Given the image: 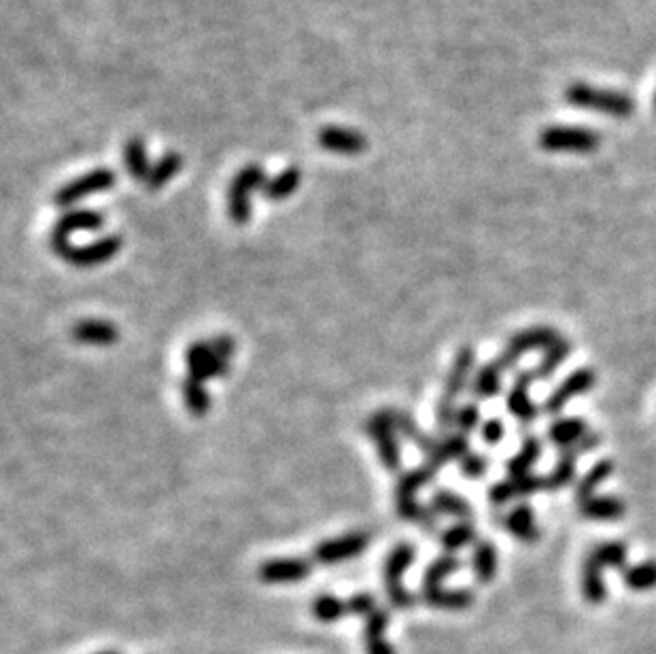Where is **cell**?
<instances>
[{"instance_id": "6da1fadb", "label": "cell", "mask_w": 656, "mask_h": 654, "mask_svg": "<svg viewBox=\"0 0 656 654\" xmlns=\"http://www.w3.org/2000/svg\"><path fill=\"white\" fill-rule=\"evenodd\" d=\"M107 223L105 213L96 209H71L64 211L58 221L54 223L49 234V247L62 260H66L68 253L75 247L71 243V236L79 232H98Z\"/></svg>"}, {"instance_id": "7a4b0ae2", "label": "cell", "mask_w": 656, "mask_h": 654, "mask_svg": "<svg viewBox=\"0 0 656 654\" xmlns=\"http://www.w3.org/2000/svg\"><path fill=\"white\" fill-rule=\"evenodd\" d=\"M268 183L266 170L260 164H249L234 177L228 189V215L236 226H245L251 219V194Z\"/></svg>"}, {"instance_id": "3957f363", "label": "cell", "mask_w": 656, "mask_h": 654, "mask_svg": "<svg viewBox=\"0 0 656 654\" xmlns=\"http://www.w3.org/2000/svg\"><path fill=\"white\" fill-rule=\"evenodd\" d=\"M561 338L563 336L559 334L557 327L535 325V327H529V330H521L514 336H510L504 351L499 353L497 359H499V364L504 366V370H512V368H516V364H519V359L525 353L548 351L550 347H555Z\"/></svg>"}, {"instance_id": "277c9868", "label": "cell", "mask_w": 656, "mask_h": 654, "mask_svg": "<svg viewBox=\"0 0 656 654\" xmlns=\"http://www.w3.org/2000/svg\"><path fill=\"white\" fill-rule=\"evenodd\" d=\"M187 376L198 383H209L213 378L226 376L230 370V359L223 357L213 344V338L196 340L185 349Z\"/></svg>"}, {"instance_id": "5b68a950", "label": "cell", "mask_w": 656, "mask_h": 654, "mask_svg": "<svg viewBox=\"0 0 656 654\" xmlns=\"http://www.w3.org/2000/svg\"><path fill=\"white\" fill-rule=\"evenodd\" d=\"M366 432L376 444L378 459H381L383 468L387 472H400L402 451H400V442H397V429H395L391 408L374 412L366 423Z\"/></svg>"}, {"instance_id": "8992f818", "label": "cell", "mask_w": 656, "mask_h": 654, "mask_svg": "<svg viewBox=\"0 0 656 654\" xmlns=\"http://www.w3.org/2000/svg\"><path fill=\"white\" fill-rule=\"evenodd\" d=\"M567 100L572 105L586 109V111H597L614 117H627L633 113V100L620 92H608V90H597L591 85H572L567 90Z\"/></svg>"}, {"instance_id": "52a82bcc", "label": "cell", "mask_w": 656, "mask_h": 654, "mask_svg": "<svg viewBox=\"0 0 656 654\" xmlns=\"http://www.w3.org/2000/svg\"><path fill=\"white\" fill-rule=\"evenodd\" d=\"M117 177L111 168H94L90 172H85L79 179L62 185L58 192L54 194V204L58 209L71 211V206L79 204L81 200L90 198L94 194L109 192L111 187H115Z\"/></svg>"}, {"instance_id": "ba28073f", "label": "cell", "mask_w": 656, "mask_h": 654, "mask_svg": "<svg viewBox=\"0 0 656 654\" xmlns=\"http://www.w3.org/2000/svg\"><path fill=\"white\" fill-rule=\"evenodd\" d=\"M372 538L366 531H353L347 536L323 540L313 548V563L317 565H336L342 561H349L366 553Z\"/></svg>"}, {"instance_id": "9c48e42d", "label": "cell", "mask_w": 656, "mask_h": 654, "mask_svg": "<svg viewBox=\"0 0 656 654\" xmlns=\"http://www.w3.org/2000/svg\"><path fill=\"white\" fill-rule=\"evenodd\" d=\"M313 559L304 557H276L268 559L257 570V578L264 584H296L313 574Z\"/></svg>"}, {"instance_id": "30bf717a", "label": "cell", "mask_w": 656, "mask_h": 654, "mask_svg": "<svg viewBox=\"0 0 656 654\" xmlns=\"http://www.w3.org/2000/svg\"><path fill=\"white\" fill-rule=\"evenodd\" d=\"M597 383V374L591 368H580L569 374L565 381L548 395L544 402V412L548 415H561L563 408L572 402L578 395L589 393Z\"/></svg>"}, {"instance_id": "8fae6325", "label": "cell", "mask_w": 656, "mask_h": 654, "mask_svg": "<svg viewBox=\"0 0 656 654\" xmlns=\"http://www.w3.org/2000/svg\"><path fill=\"white\" fill-rule=\"evenodd\" d=\"M122 247H124V238L117 234H109L96 238L90 245L73 247L66 257V262L75 268H96L113 260V257L122 251Z\"/></svg>"}, {"instance_id": "7c38bea8", "label": "cell", "mask_w": 656, "mask_h": 654, "mask_svg": "<svg viewBox=\"0 0 656 654\" xmlns=\"http://www.w3.org/2000/svg\"><path fill=\"white\" fill-rule=\"evenodd\" d=\"M535 381H538V376H535L533 370H519L514 376V385L506 398L510 415L521 425H531L535 419H538V406L533 404L529 395V389Z\"/></svg>"}, {"instance_id": "4fadbf2b", "label": "cell", "mask_w": 656, "mask_h": 654, "mask_svg": "<svg viewBox=\"0 0 656 654\" xmlns=\"http://www.w3.org/2000/svg\"><path fill=\"white\" fill-rule=\"evenodd\" d=\"M599 136L584 128H548L540 136V145L548 151H578L586 153L597 147Z\"/></svg>"}, {"instance_id": "5bb4252c", "label": "cell", "mask_w": 656, "mask_h": 654, "mask_svg": "<svg viewBox=\"0 0 656 654\" xmlns=\"http://www.w3.org/2000/svg\"><path fill=\"white\" fill-rule=\"evenodd\" d=\"M476 368V351L472 344H463V347L455 353L453 366L446 374L444 381V398L457 402L461 398V393L472 385V372Z\"/></svg>"}, {"instance_id": "9a60e30c", "label": "cell", "mask_w": 656, "mask_h": 654, "mask_svg": "<svg viewBox=\"0 0 656 654\" xmlns=\"http://www.w3.org/2000/svg\"><path fill=\"white\" fill-rule=\"evenodd\" d=\"M319 147L340 156H359L368 149V139L359 130L342 128V126H325L317 134Z\"/></svg>"}, {"instance_id": "2e32d148", "label": "cell", "mask_w": 656, "mask_h": 654, "mask_svg": "<svg viewBox=\"0 0 656 654\" xmlns=\"http://www.w3.org/2000/svg\"><path fill=\"white\" fill-rule=\"evenodd\" d=\"M465 455H470V440H468V436L461 434V432H451V434L440 436L438 446L425 457L423 466L431 474H438L440 470H444L448 466V463H451V461H461Z\"/></svg>"}, {"instance_id": "e0dca14e", "label": "cell", "mask_w": 656, "mask_h": 654, "mask_svg": "<svg viewBox=\"0 0 656 654\" xmlns=\"http://www.w3.org/2000/svg\"><path fill=\"white\" fill-rule=\"evenodd\" d=\"M580 516L586 521H599V523H612L620 521L627 512V506L620 497L614 495H593L584 502H578Z\"/></svg>"}, {"instance_id": "ac0fdd59", "label": "cell", "mask_w": 656, "mask_h": 654, "mask_svg": "<svg viewBox=\"0 0 656 654\" xmlns=\"http://www.w3.org/2000/svg\"><path fill=\"white\" fill-rule=\"evenodd\" d=\"M414 557H417V548L410 542H402L391 548V553L385 559L383 565V580H385V591L395 589V587H404V574L410 570V565L414 563Z\"/></svg>"}, {"instance_id": "d6986e66", "label": "cell", "mask_w": 656, "mask_h": 654, "mask_svg": "<svg viewBox=\"0 0 656 654\" xmlns=\"http://www.w3.org/2000/svg\"><path fill=\"white\" fill-rule=\"evenodd\" d=\"M73 338L81 344H96V347H111L119 340V330L105 319H83L73 325Z\"/></svg>"}, {"instance_id": "ffe728a7", "label": "cell", "mask_w": 656, "mask_h": 654, "mask_svg": "<svg viewBox=\"0 0 656 654\" xmlns=\"http://www.w3.org/2000/svg\"><path fill=\"white\" fill-rule=\"evenodd\" d=\"M421 601L425 606L434 608V610L459 612V610H468L474 604V595L468 589L434 587V589L421 591Z\"/></svg>"}, {"instance_id": "44dd1931", "label": "cell", "mask_w": 656, "mask_h": 654, "mask_svg": "<svg viewBox=\"0 0 656 654\" xmlns=\"http://www.w3.org/2000/svg\"><path fill=\"white\" fill-rule=\"evenodd\" d=\"M502 525L506 527L510 536H514L521 542L531 544V542L540 540V527H538V523H535V512L527 504L512 508L502 519Z\"/></svg>"}, {"instance_id": "7402d4cb", "label": "cell", "mask_w": 656, "mask_h": 654, "mask_svg": "<svg viewBox=\"0 0 656 654\" xmlns=\"http://www.w3.org/2000/svg\"><path fill=\"white\" fill-rule=\"evenodd\" d=\"M591 429L584 419L578 417H561L548 427V440L552 446H557L559 453L572 449Z\"/></svg>"}, {"instance_id": "603a6c76", "label": "cell", "mask_w": 656, "mask_h": 654, "mask_svg": "<svg viewBox=\"0 0 656 654\" xmlns=\"http://www.w3.org/2000/svg\"><path fill=\"white\" fill-rule=\"evenodd\" d=\"M391 415H393V421H395V429H397V434H402L404 438H408L414 446H417V449L427 457L431 451L436 449L440 438H434V436H429L425 434L423 429L419 427V423L412 419L410 412H404V410H395L391 408Z\"/></svg>"}, {"instance_id": "cb8c5ba5", "label": "cell", "mask_w": 656, "mask_h": 654, "mask_svg": "<svg viewBox=\"0 0 656 654\" xmlns=\"http://www.w3.org/2000/svg\"><path fill=\"white\" fill-rule=\"evenodd\" d=\"M429 506L440 516H453L457 521H472L474 508L463 495L451 489H438L429 499Z\"/></svg>"}, {"instance_id": "d4e9b609", "label": "cell", "mask_w": 656, "mask_h": 654, "mask_svg": "<svg viewBox=\"0 0 656 654\" xmlns=\"http://www.w3.org/2000/svg\"><path fill=\"white\" fill-rule=\"evenodd\" d=\"M504 366L499 364V359L489 361V364L480 366L472 378V393L478 400H491L502 391V378H504Z\"/></svg>"}, {"instance_id": "484cf974", "label": "cell", "mask_w": 656, "mask_h": 654, "mask_svg": "<svg viewBox=\"0 0 656 654\" xmlns=\"http://www.w3.org/2000/svg\"><path fill=\"white\" fill-rule=\"evenodd\" d=\"M497 563V546L491 540H478L472 548V572L480 584L495 580Z\"/></svg>"}, {"instance_id": "4316f807", "label": "cell", "mask_w": 656, "mask_h": 654, "mask_svg": "<svg viewBox=\"0 0 656 654\" xmlns=\"http://www.w3.org/2000/svg\"><path fill=\"white\" fill-rule=\"evenodd\" d=\"M542 457V442L535 438V436H527L523 440L521 451L516 453L512 459L506 461V472L508 478H521V476H529L531 468L535 463L540 461Z\"/></svg>"}, {"instance_id": "83f0119b", "label": "cell", "mask_w": 656, "mask_h": 654, "mask_svg": "<svg viewBox=\"0 0 656 654\" xmlns=\"http://www.w3.org/2000/svg\"><path fill=\"white\" fill-rule=\"evenodd\" d=\"M582 595L591 606H601L608 597L606 580H603V567L586 557L582 565Z\"/></svg>"}, {"instance_id": "f1b7e54d", "label": "cell", "mask_w": 656, "mask_h": 654, "mask_svg": "<svg viewBox=\"0 0 656 654\" xmlns=\"http://www.w3.org/2000/svg\"><path fill=\"white\" fill-rule=\"evenodd\" d=\"M300 183H302L300 168L289 166L283 172H279L276 177L268 179V183L262 189V194L270 202H281V200H287L289 196L296 194V189L300 187Z\"/></svg>"}, {"instance_id": "f546056e", "label": "cell", "mask_w": 656, "mask_h": 654, "mask_svg": "<svg viewBox=\"0 0 656 654\" xmlns=\"http://www.w3.org/2000/svg\"><path fill=\"white\" fill-rule=\"evenodd\" d=\"M438 542L444 550L455 555L457 550L465 546H474L478 542V531L472 521H457L455 525L446 527L444 531L438 533Z\"/></svg>"}, {"instance_id": "4dcf8cb0", "label": "cell", "mask_w": 656, "mask_h": 654, "mask_svg": "<svg viewBox=\"0 0 656 654\" xmlns=\"http://www.w3.org/2000/svg\"><path fill=\"white\" fill-rule=\"evenodd\" d=\"M181 395H183V404L185 408L192 412L196 419H204L209 415L211 410V393L206 389L204 383L194 381V378L185 376L181 383Z\"/></svg>"}, {"instance_id": "1f68e13d", "label": "cell", "mask_w": 656, "mask_h": 654, "mask_svg": "<svg viewBox=\"0 0 656 654\" xmlns=\"http://www.w3.org/2000/svg\"><path fill=\"white\" fill-rule=\"evenodd\" d=\"M181 166H183V158L179 156L177 151L164 153V156L151 166L149 179L145 181L147 189H151V192H158V189H162L166 183H170L172 179L179 175Z\"/></svg>"}, {"instance_id": "d6a6232c", "label": "cell", "mask_w": 656, "mask_h": 654, "mask_svg": "<svg viewBox=\"0 0 656 654\" xmlns=\"http://www.w3.org/2000/svg\"><path fill=\"white\" fill-rule=\"evenodd\" d=\"M612 474H614V463L610 459L597 461L589 472L578 478L576 489H574L578 502H584V499H589V497L597 495V489L601 487V483H606V480Z\"/></svg>"}, {"instance_id": "836d02e7", "label": "cell", "mask_w": 656, "mask_h": 654, "mask_svg": "<svg viewBox=\"0 0 656 654\" xmlns=\"http://www.w3.org/2000/svg\"><path fill=\"white\" fill-rule=\"evenodd\" d=\"M124 158H126V168L130 172V177L134 181H147L151 164L147 158V147L141 136H132V139L124 147Z\"/></svg>"}, {"instance_id": "e575fe53", "label": "cell", "mask_w": 656, "mask_h": 654, "mask_svg": "<svg viewBox=\"0 0 656 654\" xmlns=\"http://www.w3.org/2000/svg\"><path fill=\"white\" fill-rule=\"evenodd\" d=\"M310 612H313V616L319 623L332 625V623L342 621V618L349 614V604L332 593H323V595L315 597L313 606H310Z\"/></svg>"}, {"instance_id": "d590c367", "label": "cell", "mask_w": 656, "mask_h": 654, "mask_svg": "<svg viewBox=\"0 0 656 654\" xmlns=\"http://www.w3.org/2000/svg\"><path fill=\"white\" fill-rule=\"evenodd\" d=\"M461 559L457 555H440L438 559L431 561L425 572H423V589H434V587H442V582L446 578H451L453 574H457L461 570Z\"/></svg>"}, {"instance_id": "8d00e7d4", "label": "cell", "mask_w": 656, "mask_h": 654, "mask_svg": "<svg viewBox=\"0 0 656 654\" xmlns=\"http://www.w3.org/2000/svg\"><path fill=\"white\" fill-rule=\"evenodd\" d=\"M623 582L625 587L644 593L656 589V561H642L637 565H627L623 570Z\"/></svg>"}, {"instance_id": "74e56055", "label": "cell", "mask_w": 656, "mask_h": 654, "mask_svg": "<svg viewBox=\"0 0 656 654\" xmlns=\"http://www.w3.org/2000/svg\"><path fill=\"white\" fill-rule=\"evenodd\" d=\"M586 557L593 559L603 570L612 567V570L623 572L627 567V546L623 542H603L597 544Z\"/></svg>"}, {"instance_id": "f35d334b", "label": "cell", "mask_w": 656, "mask_h": 654, "mask_svg": "<svg viewBox=\"0 0 656 654\" xmlns=\"http://www.w3.org/2000/svg\"><path fill=\"white\" fill-rule=\"evenodd\" d=\"M572 355V342L561 338L555 347H550L548 351H544L542 359H540V364L535 366V376H538V381H546V378H550L552 374H555L565 361L567 357Z\"/></svg>"}, {"instance_id": "ab89813d", "label": "cell", "mask_w": 656, "mask_h": 654, "mask_svg": "<svg viewBox=\"0 0 656 654\" xmlns=\"http://www.w3.org/2000/svg\"><path fill=\"white\" fill-rule=\"evenodd\" d=\"M576 461L578 457L574 453L563 451L559 455L557 466L546 476V491H559L565 489L567 485H572L576 478Z\"/></svg>"}, {"instance_id": "60d3db41", "label": "cell", "mask_w": 656, "mask_h": 654, "mask_svg": "<svg viewBox=\"0 0 656 654\" xmlns=\"http://www.w3.org/2000/svg\"><path fill=\"white\" fill-rule=\"evenodd\" d=\"M434 478H436V474H431L425 466L408 470L400 478H397L395 497H417V493L421 489L434 483Z\"/></svg>"}, {"instance_id": "b9f144b4", "label": "cell", "mask_w": 656, "mask_h": 654, "mask_svg": "<svg viewBox=\"0 0 656 654\" xmlns=\"http://www.w3.org/2000/svg\"><path fill=\"white\" fill-rule=\"evenodd\" d=\"M425 506L419 502L417 497H395V512L406 523H417L421 521Z\"/></svg>"}, {"instance_id": "7bdbcfd3", "label": "cell", "mask_w": 656, "mask_h": 654, "mask_svg": "<svg viewBox=\"0 0 656 654\" xmlns=\"http://www.w3.org/2000/svg\"><path fill=\"white\" fill-rule=\"evenodd\" d=\"M480 425V406L478 404H463L457 410V421L455 427L457 432L470 436L474 429Z\"/></svg>"}, {"instance_id": "ee69618b", "label": "cell", "mask_w": 656, "mask_h": 654, "mask_svg": "<svg viewBox=\"0 0 656 654\" xmlns=\"http://www.w3.org/2000/svg\"><path fill=\"white\" fill-rule=\"evenodd\" d=\"M459 470L465 478H472V480L482 478L489 470V459L480 453H470L459 461Z\"/></svg>"}, {"instance_id": "f6af8a7d", "label": "cell", "mask_w": 656, "mask_h": 654, "mask_svg": "<svg viewBox=\"0 0 656 654\" xmlns=\"http://www.w3.org/2000/svg\"><path fill=\"white\" fill-rule=\"evenodd\" d=\"M489 504L495 506V508H502L506 504H510L512 499H516V493H514V485H512V478H506V480H499V483H495L493 487H489Z\"/></svg>"}, {"instance_id": "bcb514c9", "label": "cell", "mask_w": 656, "mask_h": 654, "mask_svg": "<svg viewBox=\"0 0 656 654\" xmlns=\"http://www.w3.org/2000/svg\"><path fill=\"white\" fill-rule=\"evenodd\" d=\"M512 485H514L516 497H529L538 491H546V478L529 474V476H521V478H512Z\"/></svg>"}, {"instance_id": "7dc6e473", "label": "cell", "mask_w": 656, "mask_h": 654, "mask_svg": "<svg viewBox=\"0 0 656 654\" xmlns=\"http://www.w3.org/2000/svg\"><path fill=\"white\" fill-rule=\"evenodd\" d=\"M349 604V614L355 616H370L378 606H376V597L370 593H355L351 599H347Z\"/></svg>"}, {"instance_id": "c3c4849f", "label": "cell", "mask_w": 656, "mask_h": 654, "mask_svg": "<svg viewBox=\"0 0 656 654\" xmlns=\"http://www.w3.org/2000/svg\"><path fill=\"white\" fill-rule=\"evenodd\" d=\"M389 623H391L389 612H387L385 608H376V610L366 618L364 635H385Z\"/></svg>"}, {"instance_id": "681fc988", "label": "cell", "mask_w": 656, "mask_h": 654, "mask_svg": "<svg viewBox=\"0 0 656 654\" xmlns=\"http://www.w3.org/2000/svg\"><path fill=\"white\" fill-rule=\"evenodd\" d=\"M387 599L391 608L395 610H410L417 606V595L410 593L406 587H395V589H387Z\"/></svg>"}, {"instance_id": "f907efd6", "label": "cell", "mask_w": 656, "mask_h": 654, "mask_svg": "<svg viewBox=\"0 0 656 654\" xmlns=\"http://www.w3.org/2000/svg\"><path fill=\"white\" fill-rule=\"evenodd\" d=\"M506 436V425L502 419H489L480 425V438L485 444H499Z\"/></svg>"}, {"instance_id": "816d5d0a", "label": "cell", "mask_w": 656, "mask_h": 654, "mask_svg": "<svg viewBox=\"0 0 656 654\" xmlns=\"http://www.w3.org/2000/svg\"><path fill=\"white\" fill-rule=\"evenodd\" d=\"M366 654H397L395 648L385 640V635H364Z\"/></svg>"}, {"instance_id": "f5cc1de1", "label": "cell", "mask_w": 656, "mask_h": 654, "mask_svg": "<svg viewBox=\"0 0 656 654\" xmlns=\"http://www.w3.org/2000/svg\"><path fill=\"white\" fill-rule=\"evenodd\" d=\"M98 654H122V652H115V650H105V652H98Z\"/></svg>"}]
</instances>
